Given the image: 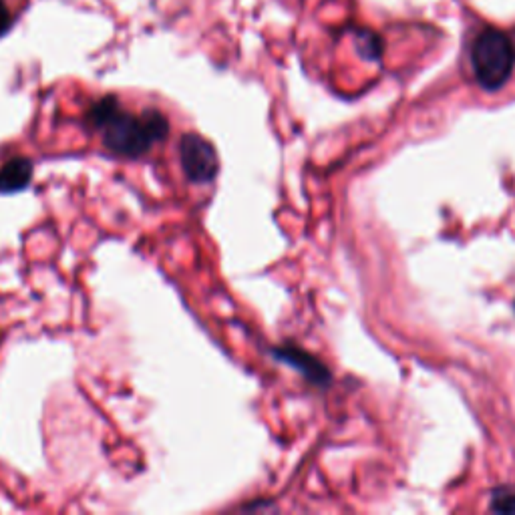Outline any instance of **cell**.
<instances>
[{"mask_svg": "<svg viewBox=\"0 0 515 515\" xmlns=\"http://www.w3.org/2000/svg\"><path fill=\"white\" fill-rule=\"evenodd\" d=\"M87 123L103 135V143L115 155L137 159L169 133V121L157 109L129 113L117 97L107 95L87 111Z\"/></svg>", "mask_w": 515, "mask_h": 515, "instance_id": "cell-1", "label": "cell"}, {"mask_svg": "<svg viewBox=\"0 0 515 515\" xmlns=\"http://www.w3.org/2000/svg\"><path fill=\"white\" fill-rule=\"evenodd\" d=\"M513 65L515 47L505 33L497 29H485L477 35L471 47V67L483 89H501L511 77Z\"/></svg>", "mask_w": 515, "mask_h": 515, "instance_id": "cell-2", "label": "cell"}, {"mask_svg": "<svg viewBox=\"0 0 515 515\" xmlns=\"http://www.w3.org/2000/svg\"><path fill=\"white\" fill-rule=\"evenodd\" d=\"M180 161L188 182L192 184H212L218 176V151L198 133H186L180 139Z\"/></svg>", "mask_w": 515, "mask_h": 515, "instance_id": "cell-3", "label": "cell"}, {"mask_svg": "<svg viewBox=\"0 0 515 515\" xmlns=\"http://www.w3.org/2000/svg\"><path fill=\"white\" fill-rule=\"evenodd\" d=\"M272 357L278 359L280 363H286L288 367L300 371L310 383L326 385L330 381L326 367L318 359H314L312 355H308L306 351H302L294 345H282V347L272 349Z\"/></svg>", "mask_w": 515, "mask_h": 515, "instance_id": "cell-4", "label": "cell"}, {"mask_svg": "<svg viewBox=\"0 0 515 515\" xmlns=\"http://www.w3.org/2000/svg\"><path fill=\"white\" fill-rule=\"evenodd\" d=\"M33 163L27 157H11L0 167V194H17L31 186Z\"/></svg>", "mask_w": 515, "mask_h": 515, "instance_id": "cell-5", "label": "cell"}, {"mask_svg": "<svg viewBox=\"0 0 515 515\" xmlns=\"http://www.w3.org/2000/svg\"><path fill=\"white\" fill-rule=\"evenodd\" d=\"M359 51L367 57V59H377L381 55V41L379 37H375L371 31H361L359 37Z\"/></svg>", "mask_w": 515, "mask_h": 515, "instance_id": "cell-6", "label": "cell"}, {"mask_svg": "<svg viewBox=\"0 0 515 515\" xmlns=\"http://www.w3.org/2000/svg\"><path fill=\"white\" fill-rule=\"evenodd\" d=\"M493 509L501 513H515V493H509V495L499 493L493 499Z\"/></svg>", "mask_w": 515, "mask_h": 515, "instance_id": "cell-7", "label": "cell"}, {"mask_svg": "<svg viewBox=\"0 0 515 515\" xmlns=\"http://www.w3.org/2000/svg\"><path fill=\"white\" fill-rule=\"evenodd\" d=\"M13 15H11V11H9V7H7V3L5 0H0V37H5L9 31H11V27H13Z\"/></svg>", "mask_w": 515, "mask_h": 515, "instance_id": "cell-8", "label": "cell"}]
</instances>
